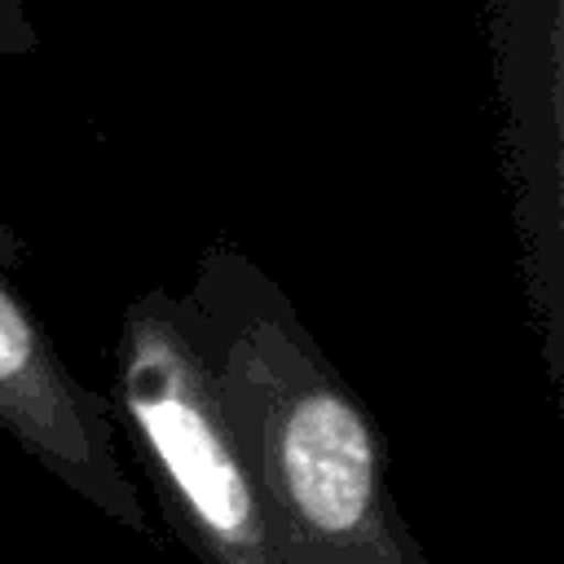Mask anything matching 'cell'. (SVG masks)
<instances>
[{"instance_id": "1", "label": "cell", "mask_w": 564, "mask_h": 564, "mask_svg": "<svg viewBox=\"0 0 564 564\" xmlns=\"http://www.w3.org/2000/svg\"><path fill=\"white\" fill-rule=\"evenodd\" d=\"M282 564H427L392 494L388 445L291 295L234 242L176 295Z\"/></svg>"}, {"instance_id": "2", "label": "cell", "mask_w": 564, "mask_h": 564, "mask_svg": "<svg viewBox=\"0 0 564 564\" xmlns=\"http://www.w3.org/2000/svg\"><path fill=\"white\" fill-rule=\"evenodd\" d=\"M110 375L115 423L128 427L150 494L194 564H282L247 458L167 286H150L123 308Z\"/></svg>"}, {"instance_id": "3", "label": "cell", "mask_w": 564, "mask_h": 564, "mask_svg": "<svg viewBox=\"0 0 564 564\" xmlns=\"http://www.w3.org/2000/svg\"><path fill=\"white\" fill-rule=\"evenodd\" d=\"M564 0H489L498 154L520 238L524 300L551 388L564 379Z\"/></svg>"}, {"instance_id": "4", "label": "cell", "mask_w": 564, "mask_h": 564, "mask_svg": "<svg viewBox=\"0 0 564 564\" xmlns=\"http://www.w3.org/2000/svg\"><path fill=\"white\" fill-rule=\"evenodd\" d=\"M18 264H26V242L0 220V432L97 516L154 542V520L119 458L110 397L62 361L48 326L13 286Z\"/></svg>"}, {"instance_id": "5", "label": "cell", "mask_w": 564, "mask_h": 564, "mask_svg": "<svg viewBox=\"0 0 564 564\" xmlns=\"http://www.w3.org/2000/svg\"><path fill=\"white\" fill-rule=\"evenodd\" d=\"M40 48V31L22 0H0V57H26Z\"/></svg>"}]
</instances>
